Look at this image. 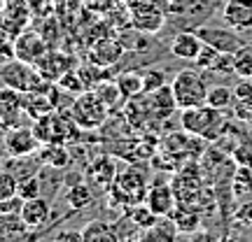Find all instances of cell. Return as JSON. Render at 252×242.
<instances>
[{
  "instance_id": "30bf717a",
  "label": "cell",
  "mask_w": 252,
  "mask_h": 242,
  "mask_svg": "<svg viewBox=\"0 0 252 242\" xmlns=\"http://www.w3.org/2000/svg\"><path fill=\"white\" fill-rule=\"evenodd\" d=\"M52 212H54V203L45 196L28 198L21 205V221L26 224L28 231H40L52 221Z\"/></svg>"
},
{
  "instance_id": "8fae6325",
  "label": "cell",
  "mask_w": 252,
  "mask_h": 242,
  "mask_svg": "<svg viewBox=\"0 0 252 242\" xmlns=\"http://www.w3.org/2000/svg\"><path fill=\"white\" fill-rule=\"evenodd\" d=\"M28 19H31V7L26 5V0H12V2H5V7L0 12V28L5 35L14 40L21 30L28 28Z\"/></svg>"
},
{
  "instance_id": "1f68e13d",
  "label": "cell",
  "mask_w": 252,
  "mask_h": 242,
  "mask_svg": "<svg viewBox=\"0 0 252 242\" xmlns=\"http://www.w3.org/2000/svg\"><path fill=\"white\" fill-rule=\"evenodd\" d=\"M157 219H159V216H157L152 210L147 207V203H145V205H143V203H138V205H133V207H131V212H128V221H131L138 231L150 228Z\"/></svg>"
},
{
  "instance_id": "44dd1931",
  "label": "cell",
  "mask_w": 252,
  "mask_h": 242,
  "mask_svg": "<svg viewBox=\"0 0 252 242\" xmlns=\"http://www.w3.org/2000/svg\"><path fill=\"white\" fill-rule=\"evenodd\" d=\"M49 89V86H47ZM28 91L24 93V112H26L28 117H45V114H52L54 112V103L49 98V91Z\"/></svg>"
},
{
  "instance_id": "4fadbf2b",
  "label": "cell",
  "mask_w": 252,
  "mask_h": 242,
  "mask_svg": "<svg viewBox=\"0 0 252 242\" xmlns=\"http://www.w3.org/2000/svg\"><path fill=\"white\" fill-rule=\"evenodd\" d=\"M24 117V93L12 86L0 89V128H12L21 124Z\"/></svg>"
},
{
  "instance_id": "5bb4252c",
  "label": "cell",
  "mask_w": 252,
  "mask_h": 242,
  "mask_svg": "<svg viewBox=\"0 0 252 242\" xmlns=\"http://www.w3.org/2000/svg\"><path fill=\"white\" fill-rule=\"evenodd\" d=\"M222 19L226 26L241 33H252V0H226L222 7Z\"/></svg>"
},
{
  "instance_id": "ac0fdd59",
  "label": "cell",
  "mask_w": 252,
  "mask_h": 242,
  "mask_svg": "<svg viewBox=\"0 0 252 242\" xmlns=\"http://www.w3.org/2000/svg\"><path fill=\"white\" fill-rule=\"evenodd\" d=\"M122 56H124V45H122L119 40H115V37H105V40H98L96 45L91 47L89 61L110 68V65H115Z\"/></svg>"
},
{
  "instance_id": "7bdbcfd3",
  "label": "cell",
  "mask_w": 252,
  "mask_h": 242,
  "mask_svg": "<svg viewBox=\"0 0 252 242\" xmlns=\"http://www.w3.org/2000/svg\"><path fill=\"white\" fill-rule=\"evenodd\" d=\"M124 2H128V0H124Z\"/></svg>"
},
{
  "instance_id": "83f0119b",
  "label": "cell",
  "mask_w": 252,
  "mask_h": 242,
  "mask_svg": "<svg viewBox=\"0 0 252 242\" xmlns=\"http://www.w3.org/2000/svg\"><path fill=\"white\" fill-rule=\"evenodd\" d=\"M234 75L241 80H252V45L248 42L234 54Z\"/></svg>"
},
{
  "instance_id": "e575fe53",
  "label": "cell",
  "mask_w": 252,
  "mask_h": 242,
  "mask_svg": "<svg viewBox=\"0 0 252 242\" xmlns=\"http://www.w3.org/2000/svg\"><path fill=\"white\" fill-rule=\"evenodd\" d=\"M17 193L24 198V200L42 196V182H40V172H37V175H33V177H26V180H19Z\"/></svg>"
},
{
  "instance_id": "60d3db41",
  "label": "cell",
  "mask_w": 252,
  "mask_h": 242,
  "mask_svg": "<svg viewBox=\"0 0 252 242\" xmlns=\"http://www.w3.org/2000/svg\"><path fill=\"white\" fill-rule=\"evenodd\" d=\"M5 170V161H2V156H0V172Z\"/></svg>"
},
{
  "instance_id": "603a6c76",
  "label": "cell",
  "mask_w": 252,
  "mask_h": 242,
  "mask_svg": "<svg viewBox=\"0 0 252 242\" xmlns=\"http://www.w3.org/2000/svg\"><path fill=\"white\" fill-rule=\"evenodd\" d=\"M119 91H122V96L124 100H133V98H140L145 96V89H143V72H133V70H126V72H119L117 77Z\"/></svg>"
},
{
  "instance_id": "2e32d148",
  "label": "cell",
  "mask_w": 252,
  "mask_h": 242,
  "mask_svg": "<svg viewBox=\"0 0 252 242\" xmlns=\"http://www.w3.org/2000/svg\"><path fill=\"white\" fill-rule=\"evenodd\" d=\"M35 68L47 81H59L61 75L72 70V58L68 54H63V52H47V54L35 63Z\"/></svg>"
},
{
  "instance_id": "d590c367",
  "label": "cell",
  "mask_w": 252,
  "mask_h": 242,
  "mask_svg": "<svg viewBox=\"0 0 252 242\" xmlns=\"http://www.w3.org/2000/svg\"><path fill=\"white\" fill-rule=\"evenodd\" d=\"M17 188H19V180L12 172H7V170L0 172V200L17 196Z\"/></svg>"
},
{
  "instance_id": "8d00e7d4",
  "label": "cell",
  "mask_w": 252,
  "mask_h": 242,
  "mask_svg": "<svg viewBox=\"0 0 252 242\" xmlns=\"http://www.w3.org/2000/svg\"><path fill=\"white\" fill-rule=\"evenodd\" d=\"M234 100H241V103H250L252 105V80H241L236 81L234 86Z\"/></svg>"
},
{
  "instance_id": "5b68a950",
  "label": "cell",
  "mask_w": 252,
  "mask_h": 242,
  "mask_svg": "<svg viewBox=\"0 0 252 242\" xmlns=\"http://www.w3.org/2000/svg\"><path fill=\"white\" fill-rule=\"evenodd\" d=\"M128 19L138 33L157 35L166 26V9L157 0H128Z\"/></svg>"
},
{
  "instance_id": "ba28073f",
  "label": "cell",
  "mask_w": 252,
  "mask_h": 242,
  "mask_svg": "<svg viewBox=\"0 0 252 242\" xmlns=\"http://www.w3.org/2000/svg\"><path fill=\"white\" fill-rule=\"evenodd\" d=\"M2 147L7 156H28V154H37L40 152V140L35 137L33 128L31 126H12V128H5V135H2Z\"/></svg>"
},
{
  "instance_id": "9a60e30c",
  "label": "cell",
  "mask_w": 252,
  "mask_h": 242,
  "mask_svg": "<svg viewBox=\"0 0 252 242\" xmlns=\"http://www.w3.org/2000/svg\"><path fill=\"white\" fill-rule=\"evenodd\" d=\"M171 56L173 58H180V61H196L201 49H203V40L196 35V30H180L175 33L171 40Z\"/></svg>"
},
{
  "instance_id": "9c48e42d",
  "label": "cell",
  "mask_w": 252,
  "mask_h": 242,
  "mask_svg": "<svg viewBox=\"0 0 252 242\" xmlns=\"http://www.w3.org/2000/svg\"><path fill=\"white\" fill-rule=\"evenodd\" d=\"M47 52H49V42L37 30H28L26 28L14 37V58H19V61L35 65Z\"/></svg>"
},
{
  "instance_id": "e0dca14e",
  "label": "cell",
  "mask_w": 252,
  "mask_h": 242,
  "mask_svg": "<svg viewBox=\"0 0 252 242\" xmlns=\"http://www.w3.org/2000/svg\"><path fill=\"white\" fill-rule=\"evenodd\" d=\"M145 103H147V109H150L157 119H168L173 112L178 109L175 96H173V91L168 84L161 86V89L152 91V93H145Z\"/></svg>"
},
{
  "instance_id": "4316f807",
  "label": "cell",
  "mask_w": 252,
  "mask_h": 242,
  "mask_svg": "<svg viewBox=\"0 0 252 242\" xmlns=\"http://www.w3.org/2000/svg\"><path fill=\"white\" fill-rule=\"evenodd\" d=\"M231 193L236 200H250L252 198V168L238 165V170L231 182Z\"/></svg>"
},
{
  "instance_id": "f1b7e54d",
  "label": "cell",
  "mask_w": 252,
  "mask_h": 242,
  "mask_svg": "<svg viewBox=\"0 0 252 242\" xmlns=\"http://www.w3.org/2000/svg\"><path fill=\"white\" fill-rule=\"evenodd\" d=\"M94 91H96V93H98V98L108 105L110 112H112V109H115L119 103L124 100V96H122V91H119V86H117V81H115V80H105L103 84H98Z\"/></svg>"
},
{
  "instance_id": "b9f144b4",
  "label": "cell",
  "mask_w": 252,
  "mask_h": 242,
  "mask_svg": "<svg viewBox=\"0 0 252 242\" xmlns=\"http://www.w3.org/2000/svg\"><path fill=\"white\" fill-rule=\"evenodd\" d=\"M2 7H5V0H0V12H2Z\"/></svg>"
},
{
  "instance_id": "d6a6232c",
  "label": "cell",
  "mask_w": 252,
  "mask_h": 242,
  "mask_svg": "<svg viewBox=\"0 0 252 242\" xmlns=\"http://www.w3.org/2000/svg\"><path fill=\"white\" fill-rule=\"evenodd\" d=\"M168 84V77H166V70H159V68H147L143 70V89L145 93H152V91L161 89Z\"/></svg>"
},
{
  "instance_id": "7402d4cb",
  "label": "cell",
  "mask_w": 252,
  "mask_h": 242,
  "mask_svg": "<svg viewBox=\"0 0 252 242\" xmlns=\"http://www.w3.org/2000/svg\"><path fill=\"white\" fill-rule=\"evenodd\" d=\"M82 240L84 242H115L119 240L115 224H108L103 219H94L82 228Z\"/></svg>"
},
{
  "instance_id": "74e56055",
  "label": "cell",
  "mask_w": 252,
  "mask_h": 242,
  "mask_svg": "<svg viewBox=\"0 0 252 242\" xmlns=\"http://www.w3.org/2000/svg\"><path fill=\"white\" fill-rule=\"evenodd\" d=\"M234 161L238 165H245V168H252V147L250 144H238L234 149Z\"/></svg>"
},
{
  "instance_id": "ab89813d",
  "label": "cell",
  "mask_w": 252,
  "mask_h": 242,
  "mask_svg": "<svg viewBox=\"0 0 252 242\" xmlns=\"http://www.w3.org/2000/svg\"><path fill=\"white\" fill-rule=\"evenodd\" d=\"M54 240H75V242H84L82 240V231H61L54 235Z\"/></svg>"
},
{
  "instance_id": "d4e9b609",
  "label": "cell",
  "mask_w": 252,
  "mask_h": 242,
  "mask_svg": "<svg viewBox=\"0 0 252 242\" xmlns=\"http://www.w3.org/2000/svg\"><path fill=\"white\" fill-rule=\"evenodd\" d=\"M65 203L70 205L72 212H80V210L91 207V203H94V193H91V188L87 187L84 182H77V184H72V187L65 191Z\"/></svg>"
},
{
  "instance_id": "52a82bcc",
  "label": "cell",
  "mask_w": 252,
  "mask_h": 242,
  "mask_svg": "<svg viewBox=\"0 0 252 242\" xmlns=\"http://www.w3.org/2000/svg\"><path fill=\"white\" fill-rule=\"evenodd\" d=\"M196 35L203 40V45L213 47L217 52H222V54H236L241 47L245 45L243 35H241V30H236L231 26H196Z\"/></svg>"
},
{
  "instance_id": "277c9868",
  "label": "cell",
  "mask_w": 252,
  "mask_h": 242,
  "mask_svg": "<svg viewBox=\"0 0 252 242\" xmlns=\"http://www.w3.org/2000/svg\"><path fill=\"white\" fill-rule=\"evenodd\" d=\"M108 105L98 98L96 91H82L80 96H75L70 105V117L77 121L82 131H96L105 124L108 119Z\"/></svg>"
},
{
  "instance_id": "3957f363",
  "label": "cell",
  "mask_w": 252,
  "mask_h": 242,
  "mask_svg": "<svg viewBox=\"0 0 252 242\" xmlns=\"http://www.w3.org/2000/svg\"><path fill=\"white\" fill-rule=\"evenodd\" d=\"M0 80L5 86H12V89L21 91V93H28V91H45L52 81H47L40 72H37L35 65L31 63H24L19 58H12L9 63H5L0 68Z\"/></svg>"
},
{
  "instance_id": "d6986e66",
  "label": "cell",
  "mask_w": 252,
  "mask_h": 242,
  "mask_svg": "<svg viewBox=\"0 0 252 242\" xmlns=\"http://www.w3.org/2000/svg\"><path fill=\"white\" fill-rule=\"evenodd\" d=\"M87 175H89L91 184H96V187H100V188H110L112 182H115V177H117V165H115V161H112L110 156H98V159L87 168Z\"/></svg>"
},
{
  "instance_id": "7c38bea8",
  "label": "cell",
  "mask_w": 252,
  "mask_h": 242,
  "mask_svg": "<svg viewBox=\"0 0 252 242\" xmlns=\"http://www.w3.org/2000/svg\"><path fill=\"white\" fill-rule=\"evenodd\" d=\"M145 203L157 216H171V212L175 210V191L168 182L159 177L152 182V187H147Z\"/></svg>"
},
{
  "instance_id": "7a4b0ae2",
  "label": "cell",
  "mask_w": 252,
  "mask_h": 242,
  "mask_svg": "<svg viewBox=\"0 0 252 242\" xmlns=\"http://www.w3.org/2000/svg\"><path fill=\"white\" fill-rule=\"evenodd\" d=\"M208 81L201 75V70L194 68H185V70L175 72V77L171 81V91L175 96L178 109H187V108H198V105H206L208 100Z\"/></svg>"
},
{
  "instance_id": "6da1fadb",
  "label": "cell",
  "mask_w": 252,
  "mask_h": 242,
  "mask_svg": "<svg viewBox=\"0 0 252 242\" xmlns=\"http://www.w3.org/2000/svg\"><path fill=\"white\" fill-rule=\"evenodd\" d=\"M180 126L189 135H196L203 140H220L226 131V117L222 109L213 105H198V108L180 109Z\"/></svg>"
},
{
  "instance_id": "836d02e7",
  "label": "cell",
  "mask_w": 252,
  "mask_h": 242,
  "mask_svg": "<svg viewBox=\"0 0 252 242\" xmlns=\"http://www.w3.org/2000/svg\"><path fill=\"white\" fill-rule=\"evenodd\" d=\"M54 84H59V89L65 93H70V96H80L82 91H87L84 89V81H82V77H80V72L77 70H68L65 75H61V80L59 81H54Z\"/></svg>"
},
{
  "instance_id": "4dcf8cb0",
  "label": "cell",
  "mask_w": 252,
  "mask_h": 242,
  "mask_svg": "<svg viewBox=\"0 0 252 242\" xmlns=\"http://www.w3.org/2000/svg\"><path fill=\"white\" fill-rule=\"evenodd\" d=\"M208 105H213L217 109H231L234 105V89H229V86H213V89H208Z\"/></svg>"
},
{
  "instance_id": "cb8c5ba5",
  "label": "cell",
  "mask_w": 252,
  "mask_h": 242,
  "mask_svg": "<svg viewBox=\"0 0 252 242\" xmlns=\"http://www.w3.org/2000/svg\"><path fill=\"white\" fill-rule=\"evenodd\" d=\"M178 226H175V221H173V216H159L157 221H154L150 228H145L143 231V240H175L178 238Z\"/></svg>"
},
{
  "instance_id": "f35d334b",
  "label": "cell",
  "mask_w": 252,
  "mask_h": 242,
  "mask_svg": "<svg viewBox=\"0 0 252 242\" xmlns=\"http://www.w3.org/2000/svg\"><path fill=\"white\" fill-rule=\"evenodd\" d=\"M236 221H241L243 226H250L252 228V200L238 205V210H236Z\"/></svg>"
},
{
  "instance_id": "484cf974",
  "label": "cell",
  "mask_w": 252,
  "mask_h": 242,
  "mask_svg": "<svg viewBox=\"0 0 252 242\" xmlns=\"http://www.w3.org/2000/svg\"><path fill=\"white\" fill-rule=\"evenodd\" d=\"M77 72H80V77H82V81H84V89L87 91H94L98 84H103V81L108 80V75H110L105 65H98V63H94V61L80 65Z\"/></svg>"
},
{
  "instance_id": "f546056e",
  "label": "cell",
  "mask_w": 252,
  "mask_h": 242,
  "mask_svg": "<svg viewBox=\"0 0 252 242\" xmlns=\"http://www.w3.org/2000/svg\"><path fill=\"white\" fill-rule=\"evenodd\" d=\"M171 216H173V221H175V226H178L180 233H194L198 226H201V216H198L194 210H185V207H180L178 212L173 210Z\"/></svg>"
},
{
  "instance_id": "ffe728a7",
  "label": "cell",
  "mask_w": 252,
  "mask_h": 242,
  "mask_svg": "<svg viewBox=\"0 0 252 242\" xmlns=\"http://www.w3.org/2000/svg\"><path fill=\"white\" fill-rule=\"evenodd\" d=\"M40 161L42 165L47 168H56V170H63L70 165V152H68V144H61V142H47L40 147Z\"/></svg>"
},
{
  "instance_id": "8992f818",
  "label": "cell",
  "mask_w": 252,
  "mask_h": 242,
  "mask_svg": "<svg viewBox=\"0 0 252 242\" xmlns=\"http://www.w3.org/2000/svg\"><path fill=\"white\" fill-rule=\"evenodd\" d=\"M145 193H147L145 177L138 170H133V168L117 172V177H115L112 187H110V198L117 205H124V207H133L138 203H143Z\"/></svg>"
}]
</instances>
